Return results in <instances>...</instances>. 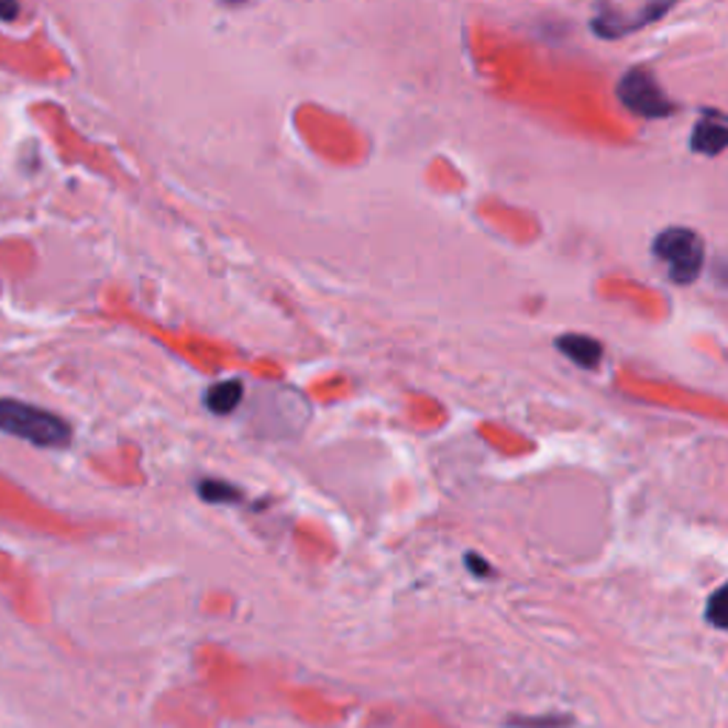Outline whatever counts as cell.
Wrapping results in <instances>:
<instances>
[{
	"mask_svg": "<svg viewBox=\"0 0 728 728\" xmlns=\"http://www.w3.org/2000/svg\"><path fill=\"white\" fill-rule=\"evenodd\" d=\"M0 433L35 446H66L71 441V427L60 416L18 399H0Z\"/></svg>",
	"mask_w": 728,
	"mask_h": 728,
	"instance_id": "1",
	"label": "cell"
},
{
	"mask_svg": "<svg viewBox=\"0 0 728 728\" xmlns=\"http://www.w3.org/2000/svg\"><path fill=\"white\" fill-rule=\"evenodd\" d=\"M652 254L666 265L669 279L674 285H692L701 279L703 265H706V242L692 228L672 225L654 236Z\"/></svg>",
	"mask_w": 728,
	"mask_h": 728,
	"instance_id": "2",
	"label": "cell"
},
{
	"mask_svg": "<svg viewBox=\"0 0 728 728\" xmlns=\"http://www.w3.org/2000/svg\"><path fill=\"white\" fill-rule=\"evenodd\" d=\"M620 106L629 114L643 120H669L677 114V103L663 91L658 77L643 66H632L620 75L618 86H615Z\"/></svg>",
	"mask_w": 728,
	"mask_h": 728,
	"instance_id": "3",
	"label": "cell"
},
{
	"mask_svg": "<svg viewBox=\"0 0 728 728\" xmlns=\"http://www.w3.org/2000/svg\"><path fill=\"white\" fill-rule=\"evenodd\" d=\"M681 3L683 0H652L647 9H640L632 18H624L620 12L600 3L598 14L592 18V32L604 37V41H618V37L632 35V32H640V29L652 26V23H660L674 7H681Z\"/></svg>",
	"mask_w": 728,
	"mask_h": 728,
	"instance_id": "4",
	"label": "cell"
},
{
	"mask_svg": "<svg viewBox=\"0 0 728 728\" xmlns=\"http://www.w3.org/2000/svg\"><path fill=\"white\" fill-rule=\"evenodd\" d=\"M688 148L701 157H720L728 148V114L717 109H703L688 137Z\"/></svg>",
	"mask_w": 728,
	"mask_h": 728,
	"instance_id": "5",
	"label": "cell"
},
{
	"mask_svg": "<svg viewBox=\"0 0 728 728\" xmlns=\"http://www.w3.org/2000/svg\"><path fill=\"white\" fill-rule=\"evenodd\" d=\"M555 348L584 371H595L604 359V344L598 339L584 337V333H564L555 339Z\"/></svg>",
	"mask_w": 728,
	"mask_h": 728,
	"instance_id": "6",
	"label": "cell"
},
{
	"mask_svg": "<svg viewBox=\"0 0 728 728\" xmlns=\"http://www.w3.org/2000/svg\"><path fill=\"white\" fill-rule=\"evenodd\" d=\"M242 401V382L236 378H228V382H220V385H213L211 390L206 393V405L211 412H220V416H228V412H234Z\"/></svg>",
	"mask_w": 728,
	"mask_h": 728,
	"instance_id": "7",
	"label": "cell"
},
{
	"mask_svg": "<svg viewBox=\"0 0 728 728\" xmlns=\"http://www.w3.org/2000/svg\"><path fill=\"white\" fill-rule=\"evenodd\" d=\"M706 618H708V624L717 626V629H728V584L720 586V589L712 595V600H708V609H706Z\"/></svg>",
	"mask_w": 728,
	"mask_h": 728,
	"instance_id": "8",
	"label": "cell"
},
{
	"mask_svg": "<svg viewBox=\"0 0 728 728\" xmlns=\"http://www.w3.org/2000/svg\"><path fill=\"white\" fill-rule=\"evenodd\" d=\"M202 498H208V501H225V498H240V493H236L234 487H225V484H211L206 482L202 484Z\"/></svg>",
	"mask_w": 728,
	"mask_h": 728,
	"instance_id": "9",
	"label": "cell"
},
{
	"mask_svg": "<svg viewBox=\"0 0 728 728\" xmlns=\"http://www.w3.org/2000/svg\"><path fill=\"white\" fill-rule=\"evenodd\" d=\"M572 720H566V717H555V720H552V717H547V720H512L509 723V726H516V728H564V726H570Z\"/></svg>",
	"mask_w": 728,
	"mask_h": 728,
	"instance_id": "10",
	"label": "cell"
},
{
	"mask_svg": "<svg viewBox=\"0 0 728 728\" xmlns=\"http://www.w3.org/2000/svg\"><path fill=\"white\" fill-rule=\"evenodd\" d=\"M21 14V3L18 0H0V21H14Z\"/></svg>",
	"mask_w": 728,
	"mask_h": 728,
	"instance_id": "11",
	"label": "cell"
},
{
	"mask_svg": "<svg viewBox=\"0 0 728 728\" xmlns=\"http://www.w3.org/2000/svg\"><path fill=\"white\" fill-rule=\"evenodd\" d=\"M467 564H470V570L475 572V575H493V570H489V566L484 564L478 555H467Z\"/></svg>",
	"mask_w": 728,
	"mask_h": 728,
	"instance_id": "12",
	"label": "cell"
},
{
	"mask_svg": "<svg viewBox=\"0 0 728 728\" xmlns=\"http://www.w3.org/2000/svg\"><path fill=\"white\" fill-rule=\"evenodd\" d=\"M222 3H228V7H242V3H247V0H222Z\"/></svg>",
	"mask_w": 728,
	"mask_h": 728,
	"instance_id": "13",
	"label": "cell"
}]
</instances>
